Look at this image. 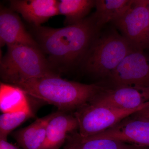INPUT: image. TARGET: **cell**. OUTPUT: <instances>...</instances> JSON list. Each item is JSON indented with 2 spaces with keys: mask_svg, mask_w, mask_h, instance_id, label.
Listing matches in <instances>:
<instances>
[{
  "mask_svg": "<svg viewBox=\"0 0 149 149\" xmlns=\"http://www.w3.org/2000/svg\"><path fill=\"white\" fill-rule=\"evenodd\" d=\"M133 2L134 0H95V12L92 16L99 31L105 24L120 18Z\"/></svg>",
  "mask_w": 149,
  "mask_h": 149,
  "instance_id": "14",
  "label": "cell"
},
{
  "mask_svg": "<svg viewBox=\"0 0 149 149\" xmlns=\"http://www.w3.org/2000/svg\"><path fill=\"white\" fill-rule=\"evenodd\" d=\"M55 112L37 119L29 126L12 133L19 147L23 149H40L45 141L49 123Z\"/></svg>",
  "mask_w": 149,
  "mask_h": 149,
  "instance_id": "13",
  "label": "cell"
},
{
  "mask_svg": "<svg viewBox=\"0 0 149 149\" xmlns=\"http://www.w3.org/2000/svg\"><path fill=\"white\" fill-rule=\"evenodd\" d=\"M33 111L3 113L0 116V139L7 140L8 136L17 126L32 117Z\"/></svg>",
  "mask_w": 149,
  "mask_h": 149,
  "instance_id": "18",
  "label": "cell"
},
{
  "mask_svg": "<svg viewBox=\"0 0 149 149\" xmlns=\"http://www.w3.org/2000/svg\"><path fill=\"white\" fill-rule=\"evenodd\" d=\"M0 149H23L10 143L5 139H0Z\"/></svg>",
  "mask_w": 149,
  "mask_h": 149,
  "instance_id": "20",
  "label": "cell"
},
{
  "mask_svg": "<svg viewBox=\"0 0 149 149\" xmlns=\"http://www.w3.org/2000/svg\"><path fill=\"white\" fill-rule=\"evenodd\" d=\"M149 106V104L136 109H120L97 105L89 102L76 110L74 115L78 122V133L83 137H88L103 132Z\"/></svg>",
  "mask_w": 149,
  "mask_h": 149,
  "instance_id": "5",
  "label": "cell"
},
{
  "mask_svg": "<svg viewBox=\"0 0 149 149\" xmlns=\"http://www.w3.org/2000/svg\"><path fill=\"white\" fill-rule=\"evenodd\" d=\"M148 0H134L122 16L113 22L122 35L138 50L149 48Z\"/></svg>",
  "mask_w": 149,
  "mask_h": 149,
  "instance_id": "6",
  "label": "cell"
},
{
  "mask_svg": "<svg viewBox=\"0 0 149 149\" xmlns=\"http://www.w3.org/2000/svg\"><path fill=\"white\" fill-rule=\"evenodd\" d=\"M32 30L39 48L60 74L83 61L99 32L92 16L61 28L32 26Z\"/></svg>",
  "mask_w": 149,
  "mask_h": 149,
  "instance_id": "1",
  "label": "cell"
},
{
  "mask_svg": "<svg viewBox=\"0 0 149 149\" xmlns=\"http://www.w3.org/2000/svg\"><path fill=\"white\" fill-rule=\"evenodd\" d=\"M142 147L109 139H94L81 136L77 131L68 136L63 149H141Z\"/></svg>",
  "mask_w": 149,
  "mask_h": 149,
  "instance_id": "15",
  "label": "cell"
},
{
  "mask_svg": "<svg viewBox=\"0 0 149 149\" xmlns=\"http://www.w3.org/2000/svg\"><path fill=\"white\" fill-rule=\"evenodd\" d=\"M10 8L20 14L32 26L41 24L52 17L59 15L58 1L12 0Z\"/></svg>",
  "mask_w": 149,
  "mask_h": 149,
  "instance_id": "11",
  "label": "cell"
},
{
  "mask_svg": "<svg viewBox=\"0 0 149 149\" xmlns=\"http://www.w3.org/2000/svg\"><path fill=\"white\" fill-rule=\"evenodd\" d=\"M95 7L93 0L58 1L59 15L65 17L66 25L77 23L86 18L91 10Z\"/></svg>",
  "mask_w": 149,
  "mask_h": 149,
  "instance_id": "17",
  "label": "cell"
},
{
  "mask_svg": "<svg viewBox=\"0 0 149 149\" xmlns=\"http://www.w3.org/2000/svg\"><path fill=\"white\" fill-rule=\"evenodd\" d=\"M14 85L28 95L56 107L58 110L70 112L76 110L107 89L101 84L66 80L60 75L27 79Z\"/></svg>",
  "mask_w": 149,
  "mask_h": 149,
  "instance_id": "2",
  "label": "cell"
},
{
  "mask_svg": "<svg viewBox=\"0 0 149 149\" xmlns=\"http://www.w3.org/2000/svg\"><path fill=\"white\" fill-rule=\"evenodd\" d=\"M109 78L116 87L136 86L149 88V55L136 50L128 54Z\"/></svg>",
  "mask_w": 149,
  "mask_h": 149,
  "instance_id": "7",
  "label": "cell"
},
{
  "mask_svg": "<svg viewBox=\"0 0 149 149\" xmlns=\"http://www.w3.org/2000/svg\"><path fill=\"white\" fill-rule=\"evenodd\" d=\"M0 61V74L5 83L15 85L22 80L60 75L40 48L27 45L8 47Z\"/></svg>",
  "mask_w": 149,
  "mask_h": 149,
  "instance_id": "3",
  "label": "cell"
},
{
  "mask_svg": "<svg viewBox=\"0 0 149 149\" xmlns=\"http://www.w3.org/2000/svg\"><path fill=\"white\" fill-rule=\"evenodd\" d=\"M97 105L133 109L149 104V88L120 86L107 89L90 101Z\"/></svg>",
  "mask_w": 149,
  "mask_h": 149,
  "instance_id": "8",
  "label": "cell"
},
{
  "mask_svg": "<svg viewBox=\"0 0 149 149\" xmlns=\"http://www.w3.org/2000/svg\"><path fill=\"white\" fill-rule=\"evenodd\" d=\"M88 137L115 140L149 148V121L130 116L103 132Z\"/></svg>",
  "mask_w": 149,
  "mask_h": 149,
  "instance_id": "9",
  "label": "cell"
},
{
  "mask_svg": "<svg viewBox=\"0 0 149 149\" xmlns=\"http://www.w3.org/2000/svg\"><path fill=\"white\" fill-rule=\"evenodd\" d=\"M0 45L1 47L6 45L7 47L27 45L39 48L16 13L3 6L0 9Z\"/></svg>",
  "mask_w": 149,
  "mask_h": 149,
  "instance_id": "10",
  "label": "cell"
},
{
  "mask_svg": "<svg viewBox=\"0 0 149 149\" xmlns=\"http://www.w3.org/2000/svg\"><path fill=\"white\" fill-rule=\"evenodd\" d=\"M27 93L15 85L1 83L0 109L3 113L32 111Z\"/></svg>",
  "mask_w": 149,
  "mask_h": 149,
  "instance_id": "16",
  "label": "cell"
},
{
  "mask_svg": "<svg viewBox=\"0 0 149 149\" xmlns=\"http://www.w3.org/2000/svg\"><path fill=\"white\" fill-rule=\"evenodd\" d=\"M148 9L149 17V0H148Z\"/></svg>",
  "mask_w": 149,
  "mask_h": 149,
  "instance_id": "21",
  "label": "cell"
},
{
  "mask_svg": "<svg viewBox=\"0 0 149 149\" xmlns=\"http://www.w3.org/2000/svg\"><path fill=\"white\" fill-rule=\"evenodd\" d=\"M98 35L83 59V67L94 76L109 77L128 54L138 50L115 31Z\"/></svg>",
  "mask_w": 149,
  "mask_h": 149,
  "instance_id": "4",
  "label": "cell"
},
{
  "mask_svg": "<svg viewBox=\"0 0 149 149\" xmlns=\"http://www.w3.org/2000/svg\"><path fill=\"white\" fill-rule=\"evenodd\" d=\"M141 149H149V148H145Z\"/></svg>",
  "mask_w": 149,
  "mask_h": 149,
  "instance_id": "22",
  "label": "cell"
},
{
  "mask_svg": "<svg viewBox=\"0 0 149 149\" xmlns=\"http://www.w3.org/2000/svg\"><path fill=\"white\" fill-rule=\"evenodd\" d=\"M77 129L78 122L74 113L58 110L49 123L45 139L40 149H59L68 135Z\"/></svg>",
  "mask_w": 149,
  "mask_h": 149,
  "instance_id": "12",
  "label": "cell"
},
{
  "mask_svg": "<svg viewBox=\"0 0 149 149\" xmlns=\"http://www.w3.org/2000/svg\"><path fill=\"white\" fill-rule=\"evenodd\" d=\"M132 116L139 119L149 121V106L137 112L132 115Z\"/></svg>",
  "mask_w": 149,
  "mask_h": 149,
  "instance_id": "19",
  "label": "cell"
}]
</instances>
